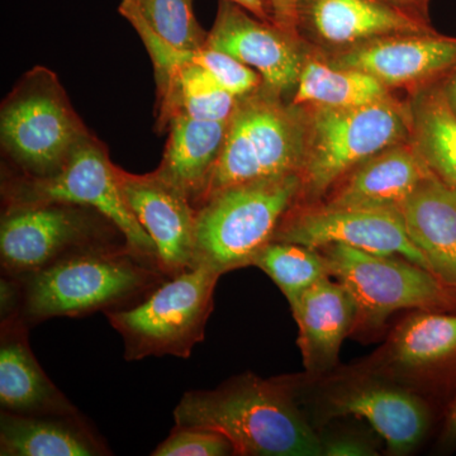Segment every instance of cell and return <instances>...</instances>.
<instances>
[{
    "instance_id": "cell-1",
    "label": "cell",
    "mask_w": 456,
    "mask_h": 456,
    "mask_svg": "<svg viewBox=\"0 0 456 456\" xmlns=\"http://www.w3.org/2000/svg\"><path fill=\"white\" fill-rule=\"evenodd\" d=\"M175 426L221 432L236 455H323L322 440L308 424L284 378L245 373L212 391H189L174 411Z\"/></svg>"
},
{
    "instance_id": "cell-2",
    "label": "cell",
    "mask_w": 456,
    "mask_h": 456,
    "mask_svg": "<svg viewBox=\"0 0 456 456\" xmlns=\"http://www.w3.org/2000/svg\"><path fill=\"white\" fill-rule=\"evenodd\" d=\"M12 278L20 292L16 316L32 326L53 317L128 307L167 277L155 261L127 244H113L79 251L38 272Z\"/></svg>"
},
{
    "instance_id": "cell-3",
    "label": "cell",
    "mask_w": 456,
    "mask_h": 456,
    "mask_svg": "<svg viewBox=\"0 0 456 456\" xmlns=\"http://www.w3.org/2000/svg\"><path fill=\"white\" fill-rule=\"evenodd\" d=\"M305 152L296 204L318 203L359 165L411 140V113L392 97L355 108L301 107Z\"/></svg>"
},
{
    "instance_id": "cell-4",
    "label": "cell",
    "mask_w": 456,
    "mask_h": 456,
    "mask_svg": "<svg viewBox=\"0 0 456 456\" xmlns=\"http://www.w3.org/2000/svg\"><path fill=\"white\" fill-rule=\"evenodd\" d=\"M301 191L299 175L248 183L212 194L197 208L194 266L220 273L253 265Z\"/></svg>"
},
{
    "instance_id": "cell-5",
    "label": "cell",
    "mask_w": 456,
    "mask_h": 456,
    "mask_svg": "<svg viewBox=\"0 0 456 456\" xmlns=\"http://www.w3.org/2000/svg\"><path fill=\"white\" fill-rule=\"evenodd\" d=\"M305 152L301 107L284 106L266 90L237 101L226 139L200 206L212 194L248 183L299 175ZM197 207V208H198Z\"/></svg>"
},
{
    "instance_id": "cell-6",
    "label": "cell",
    "mask_w": 456,
    "mask_h": 456,
    "mask_svg": "<svg viewBox=\"0 0 456 456\" xmlns=\"http://www.w3.org/2000/svg\"><path fill=\"white\" fill-rule=\"evenodd\" d=\"M220 273L194 266L156 285L140 301L106 312L122 336L127 362L149 356L188 359L213 311V296Z\"/></svg>"
},
{
    "instance_id": "cell-7",
    "label": "cell",
    "mask_w": 456,
    "mask_h": 456,
    "mask_svg": "<svg viewBox=\"0 0 456 456\" xmlns=\"http://www.w3.org/2000/svg\"><path fill=\"white\" fill-rule=\"evenodd\" d=\"M88 134L59 77L49 69L33 68L3 102V151L20 176L45 178L55 173Z\"/></svg>"
},
{
    "instance_id": "cell-8",
    "label": "cell",
    "mask_w": 456,
    "mask_h": 456,
    "mask_svg": "<svg viewBox=\"0 0 456 456\" xmlns=\"http://www.w3.org/2000/svg\"><path fill=\"white\" fill-rule=\"evenodd\" d=\"M330 274L358 305V326L378 329L402 310H456V288L430 270L391 255H377L342 244L320 248Z\"/></svg>"
},
{
    "instance_id": "cell-9",
    "label": "cell",
    "mask_w": 456,
    "mask_h": 456,
    "mask_svg": "<svg viewBox=\"0 0 456 456\" xmlns=\"http://www.w3.org/2000/svg\"><path fill=\"white\" fill-rule=\"evenodd\" d=\"M113 244L127 241L112 222L88 207L61 202L13 204L3 212L0 261L9 277L31 274L69 255Z\"/></svg>"
},
{
    "instance_id": "cell-10",
    "label": "cell",
    "mask_w": 456,
    "mask_h": 456,
    "mask_svg": "<svg viewBox=\"0 0 456 456\" xmlns=\"http://www.w3.org/2000/svg\"><path fill=\"white\" fill-rule=\"evenodd\" d=\"M5 206L61 202L95 209L112 222L132 250L155 261L156 246L123 198L116 165L92 134L77 143L62 167L45 178L13 176L3 185Z\"/></svg>"
},
{
    "instance_id": "cell-11",
    "label": "cell",
    "mask_w": 456,
    "mask_h": 456,
    "mask_svg": "<svg viewBox=\"0 0 456 456\" xmlns=\"http://www.w3.org/2000/svg\"><path fill=\"white\" fill-rule=\"evenodd\" d=\"M273 241L293 242L314 250L342 244L367 253L404 257L431 272L424 254L411 241L399 209L294 204Z\"/></svg>"
},
{
    "instance_id": "cell-12",
    "label": "cell",
    "mask_w": 456,
    "mask_h": 456,
    "mask_svg": "<svg viewBox=\"0 0 456 456\" xmlns=\"http://www.w3.org/2000/svg\"><path fill=\"white\" fill-rule=\"evenodd\" d=\"M116 171L126 203L154 241L161 272L169 278L193 268L197 208L191 200L155 171Z\"/></svg>"
},
{
    "instance_id": "cell-13",
    "label": "cell",
    "mask_w": 456,
    "mask_h": 456,
    "mask_svg": "<svg viewBox=\"0 0 456 456\" xmlns=\"http://www.w3.org/2000/svg\"><path fill=\"white\" fill-rule=\"evenodd\" d=\"M296 35L275 23L264 22L230 0H220L207 46L222 51L253 69L264 86L281 98L294 93L305 56Z\"/></svg>"
},
{
    "instance_id": "cell-14",
    "label": "cell",
    "mask_w": 456,
    "mask_h": 456,
    "mask_svg": "<svg viewBox=\"0 0 456 456\" xmlns=\"http://www.w3.org/2000/svg\"><path fill=\"white\" fill-rule=\"evenodd\" d=\"M338 68L371 75L387 88L421 86L456 69V38L436 32L392 36L340 50Z\"/></svg>"
},
{
    "instance_id": "cell-15",
    "label": "cell",
    "mask_w": 456,
    "mask_h": 456,
    "mask_svg": "<svg viewBox=\"0 0 456 456\" xmlns=\"http://www.w3.org/2000/svg\"><path fill=\"white\" fill-rule=\"evenodd\" d=\"M327 413L364 419L386 443L389 454L406 455L421 444L430 412L421 398L391 384L347 383L327 395Z\"/></svg>"
},
{
    "instance_id": "cell-16",
    "label": "cell",
    "mask_w": 456,
    "mask_h": 456,
    "mask_svg": "<svg viewBox=\"0 0 456 456\" xmlns=\"http://www.w3.org/2000/svg\"><path fill=\"white\" fill-rule=\"evenodd\" d=\"M301 26L341 50L378 38L435 32L426 18L383 0H299Z\"/></svg>"
},
{
    "instance_id": "cell-17",
    "label": "cell",
    "mask_w": 456,
    "mask_h": 456,
    "mask_svg": "<svg viewBox=\"0 0 456 456\" xmlns=\"http://www.w3.org/2000/svg\"><path fill=\"white\" fill-rule=\"evenodd\" d=\"M432 171L412 140L398 143L355 167L318 203L327 208L399 209Z\"/></svg>"
},
{
    "instance_id": "cell-18",
    "label": "cell",
    "mask_w": 456,
    "mask_h": 456,
    "mask_svg": "<svg viewBox=\"0 0 456 456\" xmlns=\"http://www.w3.org/2000/svg\"><path fill=\"white\" fill-rule=\"evenodd\" d=\"M332 277L310 288L292 308L298 325L303 365L312 377L338 365L342 342L358 326V305L349 290Z\"/></svg>"
},
{
    "instance_id": "cell-19",
    "label": "cell",
    "mask_w": 456,
    "mask_h": 456,
    "mask_svg": "<svg viewBox=\"0 0 456 456\" xmlns=\"http://www.w3.org/2000/svg\"><path fill=\"white\" fill-rule=\"evenodd\" d=\"M0 336V404L17 415H77L79 411L47 377L33 355L28 325L3 318Z\"/></svg>"
},
{
    "instance_id": "cell-20",
    "label": "cell",
    "mask_w": 456,
    "mask_h": 456,
    "mask_svg": "<svg viewBox=\"0 0 456 456\" xmlns=\"http://www.w3.org/2000/svg\"><path fill=\"white\" fill-rule=\"evenodd\" d=\"M411 241L431 272L456 288V189L428 176L401 208Z\"/></svg>"
},
{
    "instance_id": "cell-21",
    "label": "cell",
    "mask_w": 456,
    "mask_h": 456,
    "mask_svg": "<svg viewBox=\"0 0 456 456\" xmlns=\"http://www.w3.org/2000/svg\"><path fill=\"white\" fill-rule=\"evenodd\" d=\"M106 443L77 415L27 416L2 411V456L110 455Z\"/></svg>"
},
{
    "instance_id": "cell-22",
    "label": "cell",
    "mask_w": 456,
    "mask_h": 456,
    "mask_svg": "<svg viewBox=\"0 0 456 456\" xmlns=\"http://www.w3.org/2000/svg\"><path fill=\"white\" fill-rule=\"evenodd\" d=\"M228 122L175 116L167 122L169 139L158 175L198 207L226 139Z\"/></svg>"
},
{
    "instance_id": "cell-23",
    "label": "cell",
    "mask_w": 456,
    "mask_h": 456,
    "mask_svg": "<svg viewBox=\"0 0 456 456\" xmlns=\"http://www.w3.org/2000/svg\"><path fill=\"white\" fill-rule=\"evenodd\" d=\"M387 365L406 375L428 373L456 360V314L419 311L395 327L384 353Z\"/></svg>"
},
{
    "instance_id": "cell-24",
    "label": "cell",
    "mask_w": 456,
    "mask_h": 456,
    "mask_svg": "<svg viewBox=\"0 0 456 456\" xmlns=\"http://www.w3.org/2000/svg\"><path fill=\"white\" fill-rule=\"evenodd\" d=\"M389 98V88L371 75L305 56L292 104L340 110L367 106Z\"/></svg>"
},
{
    "instance_id": "cell-25",
    "label": "cell",
    "mask_w": 456,
    "mask_h": 456,
    "mask_svg": "<svg viewBox=\"0 0 456 456\" xmlns=\"http://www.w3.org/2000/svg\"><path fill=\"white\" fill-rule=\"evenodd\" d=\"M411 140L428 169L456 189V113L443 89L422 93L413 102Z\"/></svg>"
},
{
    "instance_id": "cell-26",
    "label": "cell",
    "mask_w": 456,
    "mask_h": 456,
    "mask_svg": "<svg viewBox=\"0 0 456 456\" xmlns=\"http://www.w3.org/2000/svg\"><path fill=\"white\" fill-rule=\"evenodd\" d=\"M158 93L160 125H167L175 116L228 122L239 101L196 62L183 66L164 86H158Z\"/></svg>"
},
{
    "instance_id": "cell-27",
    "label": "cell",
    "mask_w": 456,
    "mask_h": 456,
    "mask_svg": "<svg viewBox=\"0 0 456 456\" xmlns=\"http://www.w3.org/2000/svg\"><path fill=\"white\" fill-rule=\"evenodd\" d=\"M253 266L263 270L278 285L290 310L310 288L331 277L325 255L293 242L270 241L256 255Z\"/></svg>"
},
{
    "instance_id": "cell-28",
    "label": "cell",
    "mask_w": 456,
    "mask_h": 456,
    "mask_svg": "<svg viewBox=\"0 0 456 456\" xmlns=\"http://www.w3.org/2000/svg\"><path fill=\"white\" fill-rule=\"evenodd\" d=\"M146 22L165 41L188 51L207 45V33L198 23L193 0H134Z\"/></svg>"
},
{
    "instance_id": "cell-29",
    "label": "cell",
    "mask_w": 456,
    "mask_h": 456,
    "mask_svg": "<svg viewBox=\"0 0 456 456\" xmlns=\"http://www.w3.org/2000/svg\"><path fill=\"white\" fill-rule=\"evenodd\" d=\"M151 455L227 456L236 455V450L221 432L197 426H175Z\"/></svg>"
},
{
    "instance_id": "cell-30",
    "label": "cell",
    "mask_w": 456,
    "mask_h": 456,
    "mask_svg": "<svg viewBox=\"0 0 456 456\" xmlns=\"http://www.w3.org/2000/svg\"><path fill=\"white\" fill-rule=\"evenodd\" d=\"M196 64L202 66L215 77L222 88L236 98L256 92L263 83L261 77L253 69L222 51L204 46L196 53Z\"/></svg>"
},
{
    "instance_id": "cell-31",
    "label": "cell",
    "mask_w": 456,
    "mask_h": 456,
    "mask_svg": "<svg viewBox=\"0 0 456 456\" xmlns=\"http://www.w3.org/2000/svg\"><path fill=\"white\" fill-rule=\"evenodd\" d=\"M323 455L329 456H367L375 455V449L367 440L358 436H338L322 441Z\"/></svg>"
},
{
    "instance_id": "cell-32",
    "label": "cell",
    "mask_w": 456,
    "mask_h": 456,
    "mask_svg": "<svg viewBox=\"0 0 456 456\" xmlns=\"http://www.w3.org/2000/svg\"><path fill=\"white\" fill-rule=\"evenodd\" d=\"M270 2H272L275 25L297 36L299 0H270Z\"/></svg>"
},
{
    "instance_id": "cell-33",
    "label": "cell",
    "mask_w": 456,
    "mask_h": 456,
    "mask_svg": "<svg viewBox=\"0 0 456 456\" xmlns=\"http://www.w3.org/2000/svg\"><path fill=\"white\" fill-rule=\"evenodd\" d=\"M264 22L275 23L270 0H230Z\"/></svg>"
},
{
    "instance_id": "cell-34",
    "label": "cell",
    "mask_w": 456,
    "mask_h": 456,
    "mask_svg": "<svg viewBox=\"0 0 456 456\" xmlns=\"http://www.w3.org/2000/svg\"><path fill=\"white\" fill-rule=\"evenodd\" d=\"M441 441H443L444 445L456 446V398L449 408Z\"/></svg>"
},
{
    "instance_id": "cell-35",
    "label": "cell",
    "mask_w": 456,
    "mask_h": 456,
    "mask_svg": "<svg viewBox=\"0 0 456 456\" xmlns=\"http://www.w3.org/2000/svg\"><path fill=\"white\" fill-rule=\"evenodd\" d=\"M383 2L391 3L395 7L424 18L426 8H428V0H383Z\"/></svg>"
},
{
    "instance_id": "cell-36",
    "label": "cell",
    "mask_w": 456,
    "mask_h": 456,
    "mask_svg": "<svg viewBox=\"0 0 456 456\" xmlns=\"http://www.w3.org/2000/svg\"><path fill=\"white\" fill-rule=\"evenodd\" d=\"M443 90L444 94H445L446 99H448L449 106L452 107V110L456 113V69L454 74L452 75L449 82L446 83L445 88Z\"/></svg>"
}]
</instances>
